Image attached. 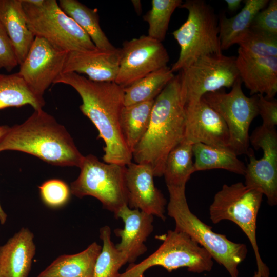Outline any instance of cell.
<instances>
[{
  "label": "cell",
  "instance_id": "6da1fadb",
  "mask_svg": "<svg viewBox=\"0 0 277 277\" xmlns=\"http://www.w3.org/2000/svg\"><path fill=\"white\" fill-rule=\"evenodd\" d=\"M68 85L82 100L80 109L98 131L105 143L103 160L107 163L127 166L132 153L123 138L120 117L125 106L124 88L114 82H99L74 72L61 73L54 84Z\"/></svg>",
  "mask_w": 277,
  "mask_h": 277
},
{
  "label": "cell",
  "instance_id": "7a4b0ae2",
  "mask_svg": "<svg viewBox=\"0 0 277 277\" xmlns=\"http://www.w3.org/2000/svg\"><path fill=\"white\" fill-rule=\"evenodd\" d=\"M185 113L180 75L170 80L155 98L147 130L132 152L135 163L148 166L154 177L163 176L170 152L184 139Z\"/></svg>",
  "mask_w": 277,
  "mask_h": 277
},
{
  "label": "cell",
  "instance_id": "3957f363",
  "mask_svg": "<svg viewBox=\"0 0 277 277\" xmlns=\"http://www.w3.org/2000/svg\"><path fill=\"white\" fill-rule=\"evenodd\" d=\"M6 150L25 152L60 166L79 167L84 157L65 127L43 109L9 127L0 138V152Z\"/></svg>",
  "mask_w": 277,
  "mask_h": 277
},
{
  "label": "cell",
  "instance_id": "277c9868",
  "mask_svg": "<svg viewBox=\"0 0 277 277\" xmlns=\"http://www.w3.org/2000/svg\"><path fill=\"white\" fill-rule=\"evenodd\" d=\"M167 189L169 193L167 214L174 220L175 229L187 233L197 242L224 267L231 277H239L238 266L247 254L246 245L233 242L225 235L214 232L194 214L187 202L185 187Z\"/></svg>",
  "mask_w": 277,
  "mask_h": 277
},
{
  "label": "cell",
  "instance_id": "5b68a950",
  "mask_svg": "<svg viewBox=\"0 0 277 277\" xmlns=\"http://www.w3.org/2000/svg\"><path fill=\"white\" fill-rule=\"evenodd\" d=\"M180 8L187 10L186 21L172 35L180 47L177 60L170 69H186L199 58L222 53L217 19L213 8L203 0H187Z\"/></svg>",
  "mask_w": 277,
  "mask_h": 277
},
{
  "label": "cell",
  "instance_id": "8992f818",
  "mask_svg": "<svg viewBox=\"0 0 277 277\" xmlns=\"http://www.w3.org/2000/svg\"><path fill=\"white\" fill-rule=\"evenodd\" d=\"M28 27L66 52L97 49L87 34L60 8L56 0H22Z\"/></svg>",
  "mask_w": 277,
  "mask_h": 277
},
{
  "label": "cell",
  "instance_id": "52a82bcc",
  "mask_svg": "<svg viewBox=\"0 0 277 277\" xmlns=\"http://www.w3.org/2000/svg\"><path fill=\"white\" fill-rule=\"evenodd\" d=\"M263 195L260 190L242 182L224 184L214 196L209 215L214 224L229 220L240 228L253 248L257 272L263 277H269V268L261 259L256 236V219Z\"/></svg>",
  "mask_w": 277,
  "mask_h": 277
},
{
  "label": "cell",
  "instance_id": "ba28073f",
  "mask_svg": "<svg viewBox=\"0 0 277 277\" xmlns=\"http://www.w3.org/2000/svg\"><path fill=\"white\" fill-rule=\"evenodd\" d=\"M156 238L162 241L158 249L140 263L130 264L117 277H144L147 270L156 266L168 272L183 267L195 273L212 270L213 261L210 253L187 233L169 230Z\"/></svg>",
  "mask_w": 277,
  "mask_h": 277
},
{
  "label": "cell",
  "instance_id": "9c48e42d",
  "mask_svg": "<svg viewBox=\"0 0 277 277\" xmlns=\"http://www.w3.org/2000/svg\"><path fill=\"white\" fill-rule=\"evenodd\" d=\"M80 173L70 185L71 193L82 198L91 196L114 215L128 205L125 174L126 166L101 162L93 154L84 156Z\"/></svg>",
  "mask_w": 277,
  "mask_h": 277
},
{
  "label": "cell",
  "instance_id": "30bf717a",
  "mask_svg": "<svg viewBox=\"0 0 277 277\" xmlns=\"http://www.w3.org/2000/svg\"><path fill=\"white\" fill-rule=\"evenodd\" d=\"M239 77L228 93L218 90L205 94L201 98L222 117L229 134V148L238 156L249 151V129L258 115L256 94L245 95Z\"/></svg>",
  "mask_w": 277,
  "mask_h": 277
},
{
  "label": "cell",
  "instance_id": "8fae6325",
  "mask_svg": "<svg viewBox=\"0 0 277 277\" xmlns=\"http://www.w3.org/2000/svg\"><path fill=\"white\" fill-rule=\"evenodd\" d=\"M179 74L184 106L196 103L207 93L232 87L240 77L236 56L222 53L202 56Z\"/></svg>",
  "mask_w": 277,
  "mask_h": 277
},
{
  "label": "cell",
  "instance_id": "7c38bea8",
  "mask_svg": "<svg viewBox=\"0 0 277 277\" xmlns=\"http://www.w3.org/2000/svg\"><path fill=\"white\" fill-rule=\"evenodd\" d=\"M249 142L258 150L262 149L263 156L257 159L249 150V162L246 168L245 185L260 190L271 206L277 204V132L275 128L262 125L249 136Z\"/></svg>",
  "mask_w": 277,
  "mask_h": 277
},
{
  "label": "cell",
  "instance_id": "4fadbf2b",
  "mask_svg": "<svg viewBox=\"0 0 277 277\" xmlns=\"http://www.w3.org/2000/svg\"><path fill=\"white\" fill-rule=\"evenodd\" d=\"M169 61L168 53L162 43L148 35L126 41L120 48L119 68L114 82L126 88L167 66Z\"/></svg>",
  "mask_w": 277,
  "mask_h": 277
},
{
  "label": "cell",
  "instance_id": "5bb4252c",
  "mask_svg": "<svg viewBox=\"0 0 277 277\" xmlns=\"http://www.w3.org/2000/svg\"><path fill=\"white\" fill-rule=\"evenodd\" d=\"M67 53L46 39L35 37L17 73L41 101L45 102V91L62 73Z\"/></svg>",
  "mask_w": 277,
  "mask_h": 277
},
{
  "label": "cell",
  "instance_id": "9a60e30c",
  "mask_svg": "<svg viewBox=\"0 0 277 277\" xmlns=\"http://www.w3.org/2000/svg\"><path fill=\"white\" fill-rule=\"evenodd\" d=\"M184 106V141L193 145L202 143L229 149V134L227 125L216 111L202 99Z\"/></svg>",
  "mask_w": 277,
  "mask_h": 277
},
{
  "label": "cell",
  "instance_id": "2e32d148",
  "mask_svg": "<svg viewBox=\"0 0 277 277\" xmlns=\"http://www.w3.org/2000/svg\"><path fill=\"white\" fill-rule=\"evenodd\" d=\"M153 173L147 165L131 162L125 174L128 206L165 221L167 201L155 186Z\"/></svg>",
  "mask_w": 277,
  "mask_h": 277
},
{
  "label": "cell",
  "instance_id": "e0dca14e",
  "mask_svg": "<svg viewBox=\"0 0 277 277\" xmlns=\"http://www.w3.org/2000/svg\"><path fill=\"white\" fill-rule=\"evenodd\" d=\"M114 216L122 219L124 223L123 229L114 230L116 236L121 238L115 247L125 255L127 263H133L138 256L147 251L144 243L153 230L154 216L130 208L126 205L120 209Z\"/></svg>",
  "mask_w": 277,
  "mask_h": 277
},
{
  "label": "cell",
  "instance_id": "ac0fdd59",
  "mask_svg": "<svg viewBox=\"0 0 277 277\" xmlns=\"http://www.w3.org/2000/svg\"><path fill=\"white\" fill-rule=\"evenodd\" d=\"M120 60V48L72 51L67 53L62 73H82L93 81L115 82Z\"/></svg>",
  "mask_w": 277,
  "mask_h": 277
},
{
  "label": "cell",
  "instance_id": "d6986e66",
  "mask_svg": "<svg viewBox=\"0 0 277 277\" xmlns=\"http://www.w3.org/2000/svg\"><path fill=\"white\" fill-rule=\"evenodd\" d=\"M236 66L242 82L251 95L274 97L277 92V57L255 56L239 48Z\"/></svg>",
  "mask_w": 277,
  "mask_h": 277
},
{
  "label": "cell",
  "instance_id": "ffe728a7",
  "mask_svg": "<svg viewBox=\"0 0 277 277\" xmlns=\"http://www.w3.org/2000/svg\"><path fill=\"white\" fill-rule=\"evenodd\" d=\"M33 233L23 227L0 246V277H28L35 254Z\"/></svg>",
  "mask_w": 277,
  "mask_h": 277
},
{
  "label": "cell",
  "instance_id": "44dd1931",
  "mask_svg": "<svg viewBox=\"0 0 277 277\" xmlns=\"http://www.w3.org/2000/svg\"><path fill=\"white\" fill-rule=\"evenodd\" d=\"M0 22L10 40L20 65L35 38L28 27L22 0H0Z\"/></svg>",
  "mask_w": 277,
  "mask_h": 277
},
{
  "label": "cell",
  "instance_id": "7402d4cb",
  "mask_svg": "<svg viewBox=\"0 0 277 277\" xmlns=\"http://www.w3.org/2000/svg\"><path fill=\"white\" fill-rule=\"evenodd\" d=\"M102 246L94 242L83 251L57 258L37 277H93Z\"/></svg>",
  "mask_w": 277,
  "mask_h": 277
},
{
  "label": "cell",
  "instance_id": "603a6c76",
  "mask_svg": "<svg viewBox=\"0 0 277 277\" xmlns=\"http://www.w3.org/2000/svg\"><path fill=\"white\" fill-rule=\"evenodd\" d=\"M268 0H246L242 9L235 16L222 15L219 23L222 50L229 49L248 30L257 13L268 4Z\"/></svg>",
  "mask_w": 277,
  "mask_h": 277
},
{
  "label": "cell",
  "instance_id": "cb8c5ba5",
  "mask_svg": "<svg viewBox=\"0 0 277 277\" xmlns=\"http://www.w3.org/2000/svg\"><path fill=\"white\" fill-rule=\"evenodd\" d=\"M194 171L221 169L244 175L246 166L228 148L196 143L192 146Z\"/></svg>",
  "mask_w": 277,
  "mask_h": 277
},
{
  "label": "cell",
  "instance_id": "d4e9b609",
  "mask_svg": "<svg viewBox=\"0 0 277 277\" xmlns=\"http://www.w3.org/2000/svg\"><path fill=\"white\" fill-rule=\"evenodd\" d=\"M58 3L61 9L87 34L97 49L105 50L116 49L101 29L96 11L77 0H60Z\"/></svg>",
  "mask_w": 277,
  "mask_h": 277
},
{
  "label": "cell",
  "instance_id": "484cf974",
  "mask_svg": "<svg viewBox=\"0 0 277 277\" xmlns=\"http://www.w3.org/2000/svg\"><path fill=\"white\" fill-rule=\"evenodd\" d=\"M154 100L124 106L120 126L124 141L132 153L149 126Z\"/></svg>",
  "mask_w": 277,
  "mask_h": 277
},
{
  "label": "cell",
  "instance_id": "4316f807",
  "mask_svg": "<svg viewBox=\"0 0 277 277\" xmlns=\"http://www.w3.org/2000/svg\"><path fill=\"white\" fill-rule=\"evenodd\" d=\"M192 146L193 144L183 140L168 154L163 174L167 187H185L195 172Z\"/></svg>",
  "mask_w": 277,
  "mask_h": 277
},
{
  "label": "cell",
  "instance_id": "83f0119b",
  "mask_svg": "<svg viewBox=\"0 0 277 277\" xmlns=\"http://www.w3.org/2000/svg\"><path fill=\"white\" fill-rule=\"evenodd\" d=\"M174 76L170 67L166 66L124 88L125 106L155 100Z\"/></svg>",
  "mask_w": 277,
  "mask_h": 277
},
{
  "label": "cell",
  "instance_id": "f1b7e54d",
  "mask_svg": "<svg viewBox=\"0 0 277 277\" xmlns=\"http://www.w3.org/2000/svg\"><path fill=\"white\" fill-rule=\"evenodd\" d=\"M45 102L38 99L17 73L0 74V110L26 105L34 110L43 109Z\"/></svg>",
  "mask_w": 277,
  "mask_h": 277
},
{
  "label": "cell",
  "instance_id": "f546056e",
  "mask_svg": "<svg viewBox=\"0 0 277 277\" xmlns=\"http://www.w3.org/2000/svg\"><path fill=\"white\" fill-rule=\"evenodd\" d=\"M111 235L109 226L100 229V238L103 245L95 264L93 277H117L121 267L127 263L125 255L116 248Z\"/></svg>",
  "mask_w": 277,
  "mask_h": 277
},
{
  "label": "cell",
  "instance_id": "4dcf8cb0",
  "mask_svg": "<svg viewBox=\"0 0 277 277\" xmlns=\"http://www.w3.org/2000/svg\"><path fill=\"white\" fill-rule=\"evenodd\" d=\"M182 3L181 0H152L151 8L143 16L149 25L148 35L162 42L172 14Z\"/></svg>",
  "mask_w": 277,
  "mask_h": 277
},
{
  "label": "cell",
  "instance_id": "1f68e13d",
  "mask_svg": "<svg viewBox=\"0 0 277 277\" xmlns=\"http://www.w3.org/2000/svg\"><path fill=\"white\" fill-rule=\"evenodd\" d=\"M236 44L244 51L253 56L277 57V35L250 28Z\"/></svg>",
  "mask_w": 277,
  "mask_h": 277
},
{
  "label": "cell",
  "instance_id": "d6a6232c",
  "mask_svg": "<svg viewBox=\"0 0 277 277\" xmlns=\"http://www.w3.org/2000/svg\"><path fill=\"white\" fill-rule=\"evenodd\" d=\"M43 202L51 208H58L65 205L70 197V188L64 181L51 179L38 186Z\"/></svg>",
  "mask_w": 277,
  "mask_h": 277
},
{
  "label": "cell",
  "instance_id": "836d02e7",
  "mask_svg": "<svg viewBox=\"0 0 277 277\" xmlns=\"http://www.w3.org/2000/svg\"><path fill=\"white\" fill-rule=\"evenodd\" d=\"M250 28L277 35V1H269L267 7L254 17Z\"/></svg>",
  "mask_w": 277,
  "mask_h": 277
},
{
  "label": "cell",
  "instance_id": "e575fe53",
  "mask_svg": "<svg viewBox=\"0 0 277 277\" xmlns=\"http://www.w3.org/2000/svg\"><path fill=\"white\" fill-rule=\"evenodd\" d=\"M258 114L263 121L262 126L268 128H275L277 125L276 100L267 99L262 94H256Z\"/></svg>",
  "mask_w": 277,
  "mask_h": 277
},
{
  "label": "cell",
  "instance_id": "d590c367",
  "mask_svg": "<svg viewBox=\"0 0 277 277\" xmlns=\"http://www.w3.org/2000/svg\"><path fill=\"white\" fill-rule=\"evenodd\" d=\"M18 65L12 44L0 22V69L10 72Z\"/></svg>",
  "mask_w": 277,
  "mask_h": 277
},
{
  "label": "cell",
  "instance_id": "8d00e7d4",
  "mask_svg": "<svg viewBox=\"0 0 277 277\" xmlns=\"http://www.w3.org/2000/svg\"><path fill=\"white\" fill-rule=\"evenodd\" d=\"M228 8L230 11L236 10L240 7L241 0H226Z\"/></svg>",
  "mask_w": 277,
  "mask_h": 277
},
{
  "label": "cell",
  "instance_id": "74e56055",
  "mask_svg": "<svg viewBox=\"0 0 277 277\" xmlns=\"http://www.w3.org/2000/svg\"><path fill=\"white\" fill-rule=\"evenodd\" d=\"M132 3L133 4L134 10L138 14H141L142 12V5L140 1L138 0H133L131 1Z\"/></svg>",
  "mask_w": 277,
  "mask_h": 277
},
{
  "label": "cell",
  "instance_id": "f35d334b",
  "mask_svg": "<svg viewBox=\"0 0 277 277\" xmlns=\"http://www.w3.org/2000/svg\"><path fill=\"white\" fill-rule=\"evenodd\" d=\"M7 219V215L2 209L0 204V223L2 225L4 224Z\"/></svg>",
  "mask_w": 277,
  "mask_h": 277
},
{
  "label": "cell",
  "instance_id": "ab89813d",
  "mask_svg": "<svg viewBox=\"0 0 277 277\" xmlns=\"http://www.w3.org/2000/svg\"><path fill=\"white\" fill-rule=\"evenodd\" d=\"M9 128L7 125L0 126V138L7 132Z\"/></svg>",
  "mask_w": 277,
  "mask_h": 277
},
{
  "label": "cell",
  "instance_id": "60d3db41",
  "mask_svg": "<svg viewBox=\"0 0 277 277\" xmlns=\"http://www.w3.org/2000/svg\"><path fill=\"white\" fill-rule=\"evenodd\" d=\"M253 277H263L260 274L257 272V271L254 272V274Z\"/></svg>",
  "mask_w": 277,
  "mask_h": 277
}]
</instances>
